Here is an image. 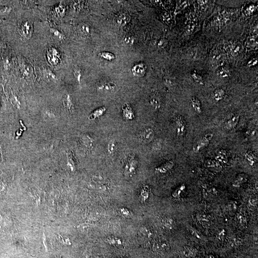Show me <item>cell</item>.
<instances>
[{
  "label": "cell",
  "mask_w": 258,
  "mask_h": 258,
  "mask_svg": "<svg viewBox=\"0 0 258 258\" xmlns=\"http://www.w3.org/2000/svg\"><path fill=\"white\" fill-rule=\"evenodd\" d=\"M226 234V233L225 230L223 229L217 233V238H218V240L222 241L224 239Z\"/></svg>",
  "instance_id": "681fc988"
},
{
  "label": "cell",
  "mask_w": 258,
  "mask_h": 258,
  "mask_svg": "<svg viewBox=\"0 0 258 258\" xmlns=\"http://www.w3.org/2000/svg\"><path fill=\"white\" fill-rule=\"evenodd\" d=\"M215 160L220 163H226L228 162L227 153L226 151L223 149L218 150L216 154L215 157Z\"/></svg>",
  "instance_id": "9a60e30c"
},
{
  "label": "cell",
  "mask_w": 258,
  "mask_h": 258,
  "mask_svg": "<svg viewBox=\"0 0 258 258\" xmlns=\"http://www.w3.org/2000/svg\"><path fill=\"white\" fill-rule=\"evenodd\" d=\"M162 223L166 229L172 230L173 226L174 221L172 218L170 217L165 216L162 219Z\"/></svg>",
  "instance_id": "d4e9b609"
},
{
  "label": "cell",
  "mask_w": 258,
  "mask_h": 258,
  "mask_svg": "<svg viewBox=\"0 0 258 258\" xmlns=\"http://www.w3.org/2000/svg\"><path fill=\"white\" fill-rule=\"evenodd\" d=\"M123 115L124 117L127 120H132L134 118V114L133 109L130 105L125 103L122 107Z\"/></svg>",
  "instance_id": "4fadbf2b"
},
{
  "label": "cell",
  "mask_w": 258,
  "mask_h": 258,
  "mask_svg": "<svg viewBox=\"0 0 258 258\" xmlns=\"http://www.w3.org/2000/svg\"><path fill=\"white\" fill-rule=\"evenodd\" d=\"M149 187L147 186H144L141 190L140 197H141L142 200L143 201H145L147 200L149 197Z\"/></svg>",
  "instance_id": "8d00e7d4"
},
{
  "label": "cell",
  "mask_w": 258,
  "mask_h": 258,
  "mask_svg": "<svg viewBox=\"0 0 258 258\" xmlns=\"http://www.w3.org/2000/svg\"><path fill=\"white\" fill-rule=\"evenodd\" d=\"M257 62H258V60L256 58L252 59L248 63V66H250H250H254L255 65L257 64Z\"/></svg>",
  "instance_id": "816d5d0a"
},
{
  "label": "cell",
  "mask_w": 258,
  "mask_h": 258,
  "mask_svg": "<svg viewBox=\"0 0 258 258\" xmlns=\"http://www.w3.org/2000/svg\"><path fill=\"white\" fill-rule=\"evenodd\" d=\"M177 134L178 136H182L185 134L186 129V124L184 119L181 116L178 117L175 120Z\"/></svg>",
  "instance_id": "30bf717a"
},
{
  "label": "cell",
  "mask_w": 258,
  "mask_h": 258,
  "mask_svg": "<svg viewBox=\"0 0 258 258\" xmlns=\"http://www.w3.org/2000/svg\"><path fill=\"white\" fill-rule=\"evenodd\" d=\"M237 221L241 225H244L246 222V217L242 213H239L236 217Z\"/></svg>",
  "instance_id": "f6af8a7d"
},
{
  "label": "cell",
  "mask_w": 258,
  "mask_h": 258,
  "mask_svg": "<svg viewBox=\"0 0 258 258\" xmlns=\"http://www.w3.org/2000/svg\"><path fill=\"white\" fill-rule=\"evenodd\" d=\"M65 6L62 3H59L55 7V13L58 17L62 18L65 14Z\"/></svg>",
  "instance_id": "cb8c5ba5"
},
{
  "label": "cell",
  "mask_w": 258,
  "mask_h": 258,
  "mask_svg": "<svg viewBox=\"0 0 258 258\" xmlns=\"http://www.w3.org/2000/svg\"><path fill=\"white\" fill-rule=\"evenodd\" d=\"M150 104L153 109L157 110L161 107V102L159 99L157 97H153L151 98L150 100Z\"/></svg>",
  "instance_id": "1f68e13d"
},
{
  "label": "cell",
  "mask_w": 258,
  "mask_h": 258,
  "mask_svg": "<svg viewBox=\"0 0 258 258\" xmlns=\"http://www.w3.org/2000/svg\"><path fill=\"white\" fill-rule=\"evenodd\" d=\"M174 166V162L173 161H169L161 165L157 166V168H155L154 169V173H155L163 174L171 170Z\"/></svg>",
  "instance_id": "8fae6325"
},
{
  "label": "cell",
  "mask_w": 258,
  "mask_h": 258,
  "mask_svg": "<svg viewBox=\"0 0 258 258\" xmlns=\"http://www.w3.org/2000/svg\"><path fill=\"white\" fill-rule=\"evenodd\" d=\"M195 28V24L193 22H191L188 24L187 27V32L189 34H191Z\"/></svg>",
  "instance_id": "c3c4849f"
},
{
  "label": "cell",
  "mask_w": 258,
  "mask_h": 258,
  "mask_svg": "<svg viewBox=\"0 0 258 258\" xmlns=\"http://www.w3.org/2000/svg\"><path fill=\"white\" fill-rule=\"evenodd\" d=\"M77 31L79 36L82 38L88 37L92 34V28L87 23H82L79 25Z\"/></svg>",
  "instance_id": "52a82bcc"
},
{
  "label": "cell",
  "mask_w": 258,
  "mask_h": 258,
  "mask_svg": "<svg viewBox=\"0 0 258 258\" xmlns=\"http://www.w3.org/2000/svg\"><path fill=\"white\" fill-rule=\"evenodd\" d=\"M225 94V91L223 89H217L214 91L213 94L214 99L217 102L221 101L223 99Z\"/></svg>",
  "instance_id": "484cf974"
},
{
  "label": "cell",
  "mask_w": 258,
  "mask_h": 258,
  "mask_svg": "<svg viewBox=\"0 0 258 258\" xmlns=\"http://www.w3.org/2000/svg\"><path fill=\"white\" fill-rule=\"evenodd\" d=\"M203 193L204 195L205 194H210L211 195H217V191L214 187H211L207 184H203L202 185Z\"/></svg>",
  "instance_id": "4316f807"
},
{
  "label": "cell",
  "mask_w": 258,
  "mask_h": 258,
  "mask_svg": "<svg viewBox=\"0 0 258 258\" xmlns=\"http://www.w3.org/2000/svg\"><path fill=\"white\" fill-rule=\"evenodd\" d=\"M49 32L52 37L58 41H63L65 39V35L57 29L53 27L50 28Z\"/></svg>",
  "instance_id": "e0dca14e"
},
{
  "label": "cell",
  "mask_w": 258,
  "mask_h": 258,
  "mask_svg": "<svg viewBox=\"0 0 258 258\" xmlns=\"http://www.w3.org/2000/svg\"><path fill=\"white\" fill-rule=\"evenodd\" d=\"M244 157L248 162L249 164L251 166H253L256 162V157L253 153L251 151H248L244 154Z\"/></svg>",
  "instance_id": "f1b7e54d"
},
{
  "label": "cell",
  "mask_w": 258,
  "mask_h": 258,
  "mask_svg": "<svg viewBox=\"0 0 258 258\" xmlns=\"http://www.w3.org/2000/svg\"><path fill=\"white\" fill-rule=\"evenodd\" d=\"M46 56L47 61L52 66H57L60 64L61 60L60 52L55 46H51L47 48Z\"/></svg>",
  "instance_id": "7a4b0ae2"
},
{
  "label": "cell",
  "mask_w": 258,
  "mask_h": 258,
  "mask_svg": "<svg viewBox=\"0 0 258 258\" xmlns=\"http://www.w3.org/2000/svg\"><path fill=\"white\" fill-rule=\"evenodd\" d=\"M116 148V142L115 140L110 141L108 144V152L110 154H113Z\"/></svg>",
  "instance_id": "f35d334b"
},
{
  "label": "cell",
  "mask_w": 258,
  "mask_h": 258,
  "mask_svg": "<svg viewBox=\"0 0 258 258\" xmlns=\"http://www.w3.org/2000/svg\"><path fill=\"white\" fill-rule=\"evenodd\" d=\"M191 106L194 111L198 114L202 113V107L200 100L196 97H193L190 100Z\"/></svg>",
  "instance_id": "ac0fdd59"
},
{
  "label": "cell",
  "mask_w": 258,
  "mask_h": 258,
  "mask_svg": "<svg viewBox=\"0 0 258 258\" xmlns=\"http://www.w3.org/2000/svg\"><path fill=\"white\" fill-rule=\"evenodd\" d=\"M3 189H4V186H3V184L0 183V192H2L3 190Z\"/></svg>",
  "instance_id": "11a10c76"
},
{
  "label": "cell",
  "mask_w": 258,
  "mask_h": 258,
  "mask_svg": "<svg viewBox=\"0 0 258 258\" xmlns=\"http://www.w3.org/2000/svg\"><path fill=\"white\" fill-rule=\"evenodd\" d=\"M43 75L45 78L49 80H53L56 79V75L52 71L47 69L44 70L43 72Z\"/></svg>",
  "instance_id": "836d02e7"
},
{
  "label": "cell",
  "mask_w": 258,
  "mask_h": 258,
  "mask_svg": "<svg viewBox=\"0 0 258 258\" xmlns=\"http://www.w3.org/2000/svg\"><path fill=\"white\" fill-rule=\"evenodd\" d=\"M21 71L22 75L25 77H29L32 73V69L31 66L26 63L22 62L21 63Z\"/></svg>",
  "instance_id": "603a6c76"
},
{
  "label": "cell",
  "mask_w": 258,
  "mask_h": 258,
  "mask_svg": "<svg viewBox=\"0 0 258 258\" xmlns=\"http://www.w3.org/2000/svg\"><path fill=\"white\" fill-rule=\"evenodd\" d=\"M204 165L206 168H218L221 167V164L215 160L207 159L205 162Z\"/></svg>",
  "instance_id": "83f0119b"
},
{
  "label": "cell",
  "mask_w": 258,
  "mask_h": 258,
  "mask_svg": "<svg viewBox=\"0 0 258 258\" xmlns=\"http://www.w3.org/2000/svg\"><path fill=\"white\" fill-rule=\"evenodd\" d=\"M240 116L238 114H234L227 119L224 123V127L226 130H233L238 125L240 120Z\"/></svg>",
  "instance_id": "9c48e42d"
},
{
  "label": "cell",
  "mask_w": 258,
  "mask_h": 258,
  "mask_svg": "<svg viewBox=\"0 0 258 258\" xmlns=\"http://www.w3.org/2000/svg\"><path fill=\"white\" fill-rule=\"evenodd\" d=\"M18 31L21 37L26 40H29L32 37L34 32L33 22L29 20L22 22L19 26Z\"/></svg>",
  "instance_id": "6da1fadb"
},
{
  "label": "cell",
  "mask_w": 258,
  "mask_h": 258,
  "mask_svg": "<svg viewBox=\"0 0 258 258\" xmlns=\"http://www.w3.org/2000/svg\"><path fill=\"white\" fill-rule=\"evenodd\" d=\"M63 103L65 108L70 112L73 110V103L71 95L66 94L63 97Z\"/></svg>",
  "instance_id": "2e32d148"
},
{
  "label": "cell",
  "mask_w": 258,
  "mask_h": 258,
  "mask_svg": "<svg viewBox=\"0 0 258 258\" xmlns=\"http://www.w3.org/2000/svg\"><path fill=\"white\" fill-rule=\"evenodd\" d=\"M213 136V134L211 133H207L204 135L194 144L193 147V152L195 153H198L201 150L207 147L209 144Z\"/></svg>",
  "instance_id": "3957f363"
},
{
  "label": "cell",
  "mask_w": 258,
  "mask_h": 258,
  "mask_svg": "<svg viewBox=\"0 0 258 258\" xmlns=\"http://www.w3.org/2000/svg\"><path fill=\"white\" fill-rule=\"evenodd\" d=\"M106 242L110 245L119 246L122 245V241L119 238L115 237H109L106 240Z\"/></svg>",
  "instance_id": "4dcf8cb0"
},
{
  "label": "cell",
  "mask_w": 258,
  "mask_h": 258,
  "mask_svg": "<svg viewBox=\"0 0 258 258\" xmlns=\"http://www.w3.org/2000/svg\"><path fill=\"white\" fill-rule=\"evenodd\" d=\"M221 57L222 55L220 52H218V51H215L212 54L211 58H212V60L213 61L217 62L221 60Z\"/></svg>",
  "instance_id": "ee69618b"
},
{
  "label": "cell",
  "mask_w": 258,
  "mask_h": 258,
  "mask_svg": "<svg viewBox=\"0 0 258 258\" xmlns=\"http://www.w3.org/2000/svg\"><path fill=\"white\" fill-rule=\"evenodd\" d=\"M11 8L9 7H3L0 9V17L5 16L8 14L11 11Z\"/></svg>",
  "instance_id": "7bdbcfd3"
},
{
  "label": "cell",
  "mask_w": 258,
  "mask_h": 258,
  "mask_svg": "<svg viewBox=\"0 0 258 258\" xmlns=\"http://www.w3.org/2000/svg\"><path fill=\"white\" fill-rule=\"evenodd\" d=\"M97 90L101 92H112L114 90L116 85L112 81L100 82L97 84Z\"/></svg>",
  "instance_id": "8992f818"
},
{
  "label": "cell",
  "mask_w": 258,
  "mask_h": 258,
  "mask_svg": "<svg viewBox=\"0 0 258 258\" xmlns=\"http://www.w3.org/2000/svg\"><path fill=\"white\" fill-rule=\"evenodd\" d=\"M137 166V163L135 159L131 158L128 160L125 165L124 173L126 176L131 177L134 174Z\"/></svg>",
  "instance_id": "ba28073f"
},
{
  "label": "cell",
  "mask_w": 258,
  "mask_h": 258,
  "mask_svg": "<svg viewBox=\"0 0 258 258\" xmlns=\"http://www.w3.org/2000/svg\"><path fill=\"white\" fill-rule=\"evenodd\" d=\"M196 218L199 222H208L211 220V217L208 215L204 213H197L196 215Z\"/></svg>",
  "instance_id": "d6a6232c"
},
{
  "label": "cell",
  "mask_w": 258,
  "mask_h": 258,
  "mask_svg": "<svg viewBox=\"0 0 258 258\" xmlns=\"http://www.w3.org/2000/svg\"><path fill=\"white\" fill-rule=\"evenodd\" d=\"M231 244L236 246L240 245L241 244V240L238 238H233L231 240Z\"/></svg>",
  "instance_id": "f907efd6"
},
{
  "label": "cell",
  "mask_w": 258,
  "mask_h": 258,
  "mask_svg": "<svg viewBox=\"0 0 258 258\" xmlns=\"http://www.w3.org/2000/svg\"><path fill=\"white\" fill-rule=\"evenodd\" d=\"M154 132L151 128H146L142 130L139 134V139L142 143L148 144L153 140Z\"/></svg>",
  "instance_id": "277c9868"
},
{
  "label": "cell",
  "mask_w": 258,
  "mask_h": 258,
  "mask_svg": "<svg viewBox=\"0 0 258 258\" xmlns=\"http://www.w3.org/2000/svg\"><path fill=\"white\" fill-rule=\"evenodd\" d=\"M248 179V176L246 173H240L234 180L232 185L234 187H240L242 185L246 183Z\"/></svg>",
  "instance_id": "5bb4252c"
},
{
  "label": "cell",
  "mask_w": 258,
  "mask_h": 258,
  "mask_svg": "<svg viewBox=\"0 0 258 258\" xmlns=\"http://www.w3.org/2000/svg\"><path fill=\"white\" fill-rule=\"evenodd\" d=\"M217 74L221 78H225L229 76V72L223 68H221L217 71Z\"/></svg>",
  "instance_id": "ab89813d"
},
{
  "label": "cell",
  "mask_w": 258,
  "mask_h": 258,
  "mask_svg": "<svg viewBox=\"0 0 258 258\" xmlns=\"http://www.w3.org/2000/svg\"><path fill=\"white\" fill-rule=\"evenodd\" d=\"M169 249V244L166 240L160 239L154 242L153 246V251L157 253H163Z\"/></svg>",
  "instance_id": "5b68a950"
},
{
  "label": "cell",
  "mask_w": 258,
  "mask_h": 258,
  "mask_svg": "<svg viewBox=\"0 0 258 258\" xmlns=\"http://www.w3.org/2000/svg\"><path fill=\"white\" fill-rule=\"evenodd\" d=\"M249 206L256 207L258 205V197H251L248 201Z\"/></svg>",
  "instance_id": "b9f144b4"
},
{
  "label": "cell",
  "mask_w": 258,
  "mask_h": 258,
  "mask_svg": "<svg viewBox=\"0 0 258 258\" xmlns=\"http://www.w3.org/2000/svg\"><path fill=\"white\" fill-rule=\"evenodd\" d=\"M131 19L130 16L126 13H121L116 19L117 24L119 26H124L129 22Z\"/></svg>",
  "instance_id": "d6986e66"
},
{
  "label": "cell",
  "mask_w": 258,
  "mask_h": 258,
  "mask_svg": "<svg viewBox=\"0 0 258 258\" xmlns=\"http://www.w3.org/2000/svg\"><path fill=\"white\" fill-rule=\"evenodd\" d=\"M146 67L145 64L139 63L134 66L132 69V73L134 76L143 77L146 73Z\"/></svg>",
  "instance_id": "7c38bea8"
},
{
  "label": "cell",
  "mask_w": 258,
  "mask_h": 258,
  "mask_svg": "<svg viewBox=\"0 0 258 258\" xmlns=\"http://www.w3.org/2000/svg\"><path fill=\"white\" fill-rule=\"evenodd\" d=\"M197 251L193 247L187 246L183 250V254L187 258H193L197 255Z\"/></svg>",
  "instance_id": "7402d4cb"
},
{
  "label": "cell",
  "mask_w": 258,
  "mask_h": 258,
  "mask_svg": "<svg viewBox=\"0 0 258 258\" xmlns=\"http://www.w3.org/2000/svg\"><path fill=\"white\" fill-rule=\"evenodd\" d=\"M191 231H192V233H193L194 236H196V237H197V238H198V239H200V236L199 235V234L197 233L198 232L196 231V230L193 229V228H191Z\"/></svg>",
  "instance_id": "f5cc1de1"
},
{
  "label": "cell",
  "mask_w": 258,
  "mask_h": 258,
  "mask_svg": "<svg viewBox=\"0 0 258 258\" xmlns=\"http://www.w3.org/2000/svg\"><path fill=\"white\" fill-rule=\"evenodd\" d=\"M120 211L122 215H123L125 217H129L132 216V214L131 213V212L127 208L122 207V208H120Z\"/></svg>",
  "instance_id": "7dc6e473"
},
{
  "label": "cell",
  "mask_w": 258,
  "mask_h": 258,
  "mask_svg": "<svg viewBox=\"0 0 258 258\" xmlns=\"http://www.w3.org/2000/svg\"><path fill=\"white\" fill-rule=\"evenodd\" d=\"M186 185L185 184H182L180 186H179L177 188L174 190L173 192L172 193V196L174 198H178L181 197L182 192H184L186 189Z\"/></svg>",
  "instance_id": "f546056e"
},
{
  "label": "cell",
  "mask_w": 258,
  "mask_h": 258,
  "mask_svg": "<svg viewBox=\"0 0 258 258\" xmlns=\"http://www.w3.org/2000/svg\"><path fill=\"white\" fill-rule=\"evenodd\" d=\"M106 110V108L104 107H101L97 109L91 113L89 116V119L90 120H94L100 117L104 114Z\"/></svg>",
  "instance_id": "ffe728a7"
},
{
  "label": "cell",
  "mask_w": 258,
  "mask_h": 258,
  "mask_svg": "<svg viewBox=\"0 0 258 258\" xmlns=\"http://www.w3.org/2000/svg\"><path fill=\"white\" fill-rule=\"evenodd\" d=\"M229 47H230L229 49H230V52L233 56H237L242 49L241 44L240 43H235V44H232Z\"/></svg>",
  "instance_id": "44dd1931"
},
{
  "label": "cell",
  "mask_w": 258,
  "mask_h": 258,
  "mask_svg": "<svg viewBox=\"0 0 258 258\" xmlns=\"http://www.w3.org/2000/svg\"><path fill=\"white\" fill-rule=\"evenodd\" d=\"M100 56L102 58L106 59L109 61H112L115 58V56L114 55L111 53L107 52H102L100 53Z\"/></svg>",
  "instance_id": "74e56055"
},
{
  "label": "cell",
  "mask_w": 258,
  "mask_h": 258,
  "mask_svg": "<svg viewBox=\"0 0 258 258\" xmlns=\"http://www.w3.org/2000/svg\"><path fill=\"white\" fill-rule=\"evenodd\" d=\"M205 258H218L217 257H216L214 255H212V254H209V255H207L206 257Z\"/></svg>",
  "instance_id": "db71d44e"
},
{
  "label": "cell",
  "mask_w": 258,
  "mask_h": 258,
  "mask_svg": "<svg viewBox=\"0 0 258 258\" xmlns=\"http://www.w3.org/2000/svg\"><path fill=\"white\" fill-rule=\"evenodd\" d=\"M124 41L126 45L130 46V45L134 44V40L133 37H131V36H126L124 37Z\"/></svg>",
  "instance_id": "bcb514c9"
},
{
  "label": "cell",
  "mask_w": 258,
  "mask_h": 258,
  "mask_svg": "<svg viewBox=\"0 0 258 258\" xmlns=\"http://www.w3.org/2000/svg\"><path fill=\"white\" fill-rule=\"evenodd\" d=\"M191 78L197 84L200 85H204V81L201 75L196 72L192 73L191 74Z\"/></svg>",
  "instance_id": "d590c367"
},
{
  "label": "cell",
  "mask_w": 258,
  "mask_h": 258,
  "mask_svg": "<svg viewBox=\"0 0 258 258\" xmlns=\"http://www.w3.org/2000/svg\"><path fill=\"white\" fill-rule=\"evenodd\" d=\"M256 36H250L248 37L247 41V45L248 46H254L256 44Z\"/></svg>",
  "instance_id": "60d3db41"
},
{
  "label": "cell",
  "mask_w": 258,
  "mask_h": 258,
  "mask_svg": "<svg viewBox=\"0 0 258 258\" xmlns=\"http://www.w3.org/2000/svg\"><path fill=\"white\" fill-rule=\"evenodd\" d=\"M73 72L75 78L77 80V81L79 83H80L81 81L82 75L81 70L80 69L79 66H75L74 68Z\"/></svg>",
  "instance_id": "e575fe53"
}]
</instances>
